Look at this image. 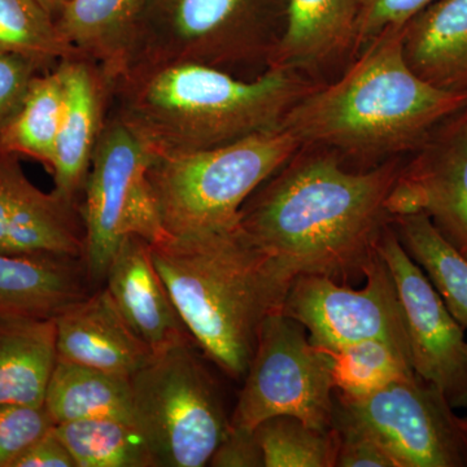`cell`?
<instances>
[{"mask_svg": "<svg viewBox=\"0 0 467 467\" xmlns=\"http://www.w3.org/2000/svg\"><path fill=\"white\" fill-rule=\"evenodd\" d=\"M402 164L352 171L334 150L301 147L247 199L239 223L295 276L358 281L391 223L387 201Z\"/></svg>", "mask_w": 467, "mask_h": 467, "instance_id": "obj_1", "label": "cell"}, {"mask_svg": "<svg viewBox=\"0 0 467 467\" xmlns=\"http://www.w3.org/2000/svg\"><path fill=\"white\" fill-rule=\"evenodd\" d=\"M301 73L266 69L244 78L202 64L135 70L113 82L112 112L153 158L226 146L281 129L317 88Z\"/></svg>", "mask_w": 467, "mask_h": 467, "instance_id": "obj_2", "label": "cell"}, {"mask_svg": "<svg viewBox=\"0 0 467 467\" xmlns=\"http://www.w3.org/2000/svg\"><path fill=\"white\" fill-rule=\"evenodd\" d=\"M465 106L467 92L436 88L409 67L402 27H392L362 48L343 76L297 101L281 129L301 147L377 165L414 152Z\"/></svg>", "mask_w": 467, "mask_h": 467, "instance_id": "obj_3", "label": "cell"}, {"mask_svg": "<svg viewBox=\"0 0 467 467\" xmlns=\"http://www.w3.org/2000/svg\"><path fill=\"white\" fill-rule=\"evenodd\" d=\"M150 248L193 343L226 376L244 379L264 322L284 308L296 276L241 223Z\"/></svg>", "mask_w": 467, "mask_h": 467, "instance_id": "obj_4", "label": "cell"}, {"mask_svg": "<svg viewBox=\"0 0 467 467\" xmlns=\"http://www.w3.org/2000/svg\"><path fill=\"white\" fill-rule=\"evenodd\" d=\"M285 14V0H143L125 75L193 63L244 78L259 76L279 41Z\"/></svg>", "mask_w": 467, "mask_h": 467, "instance_id": "obj_5", "label": "cell"}, {"mask_svg": "<svg viewBox=\"0 0 467 467\" xmlns=\"http://www.w3.org/2000/svg\"><path fill=\"white\" fill-rule=\"evenodd\" d=\"M301 149L284 129L217 149L153 158L149 178L169 236L238 225L241 209Z\"/></svg>", "mask_w": 467, "mask_h": 467, "instance_id": "obj_6", "label": "cell"}, {"mask_svg": "<svg viewBox=\"0 0 467 467\" xmlns=\"http://www.w3.org/2000/svg\"><path fill=\"white\" fill-rule=\"evenodd\" d=\"M196 348L171 347L130 377L133 422L156 467L209 465L229 431L217 384Z\"/></svg>", "mask_w": 467, "mask_h": 467, "instance_id": "obj_7", "label": "cell"}, {"mask_svg": "<svg viewBox=\"0 0 467 467\" xmlns=\"http://www.w3.org/2000/svg\"><path fill=\"white\" fill-rule=\"evenodd\" d=\"M152 159L110 109L79 205L84 261L94 288L104 285L110 261L125 238L142 236L150 244L169 238L150 182Z\"/></svg>", "mask_w": 467, "mask_h": 467, "instance_id": "obj_8", "label": "cell"}, {"mask_svg": "<svg viewBox=\"0 0 467 467\" xmlns=\"http://www.w3.org/2000/svg\"><path fill=\"white\" fill-rule=\"evenodd\" d=\"M334 407L327 353L310 342L299 322L276 310L261 327L230 426L254 431L269 418L290 416L330 430Z\"/></svg>", "mask_w": 467, "mask_h": 467, "instance_id": "obj_9", "label": "cell"}, {"mask_svg": "<svg viewBox=\"0 0 467 467\" xmlns=\"http://www.w3.org/2000/svg\"><path fill=\"white\" fill-rule=\"evenodd\" d=\"M334 420L379 442L396 467H467V432L444 395L418 376L364 398L335 395Z\"/></svg>", "mask_w": 467, "mask_h": 467, "instance_id": "obj_10", "label": "cell"}, {"mask_svg": "<svg viewBox=\"0 0 467 467\" xmlns=\"http://www.w3.org/2000/svg\"><path fill=\"white\" fill-rule=\"evenodd\" d=\"M364 278V287L356 290L327 276H296L282 310L306 328L318 348L384 340L410 358L398 288L378 248L365 267Z\"/></svg>", "mask_w": 467, "mask_h": 467, "instance_id": "obj_11", "label": "cell"}, {"mask_svg": "<svg viewBox=\"0 0 467 467\" xmlns=\"http://www.w3.org/2000/svg\"><path fill=\"white\" fill-rule=\"evenodd\" d=\"M377 248L398 288L411 367L418 377L434 384L451 408H466L465 328L451 315L425 272L409 256L391 223Z\"/></svg>", "mask_w": 467, "mask_h": 467, "instance_id": "obj_12", "label": "cell"}, {"mask_svg": "<svg viewBox=\"0 0 467 467\" xmlns=\"http://www.w3.org/2000/svg\"><path fill=\"white\" fill-rule=\"evenodd\" d=\"M411 153L387 201L391 220L425 214L467 260V106L436 126Z\"/></svg>", "mask_w": 467, "mask_h": 467, "instance_id": "obj_13", "label": "cell"}, {"mask_svg": "<svg viewBox=\"0 0 467 467\" xmlns=\"http://www.w3.org/2000/svg\"><path fill=\"white\" fill-rule=\"evenodd\" d=\"M81 202L39 190L20 156L0 150V254H52L82 257Z\"/></svg>", "mask_w": 467, "mask_h": 467, "instance_id": "obj_14", "label": "cell"}, {"mask_svg": "<svg viewBox=\"0 0 467 467\" xmlns=\"http://www.w3.org/2000/svg\"><path fill=\"white\" fill-rule=\"evenodd\" d=\"M64 107L50 173L57 192L81 202L86 180L113 103V82L99 64L73 55L58 61Z\"/></svg>", "mask_w": 467, "mask_h": 467, "instance_id": "obj_15", "label": "cell"}, {"mask_svg": "<svg viewBox=\"0 0 467 467\" xmlns=\"http://www.w3.org/2000/svg\"><path fill=\"white\" fill-rule=\"evenodd\" d=\"M55 325L57 358L131 377L153 358L104 285L58 313Z\"/></svg>", "mask_w": 467, "mask_h": 467, "instance_id": "obj_16", "label": "cell"}, {"mask_svg": "<svg viewBox=\"0 0 467 467\" xmlns=\"http://www.w3.org/2000/svg\"><path fill=\"white\" fill-rule=\"evenodd\" d=\"M104 287L153 355L193 342L152 259L150 243L130 235L110 261Z\"/></svg>", "mask_w": 467, "mask_h": 467, "instance_id": "obj_17", "label": "cell"}, {"mask_svg": "<svg viewBox=\"0 0 467 467\" xmlns=\"http://www.w3.org/2000/svg\"><path fill=\"white\" fill-rule=\"evenodd\" d=\"M358 0H285L284 29L267 67L308 75L353 54Z\"/></svg>", "mask_w": 467, "mask_h": 467, "instance_id": "obj_18", "label": "cell"}, {"mask_svg": "<svg viewBox=\"0 0 467 467\" xmlns=\"http://www.w3.org/2000/svg\"><path fill=\"white\" fill-rule=\"evenodd\" d=\"M94 290L82 257L0 254V315L55 318Z\"/></svg>", "mask_w": 467, "mask_h": 467, "instance_id": "obj_19", "label": "cell"}, {"mask_svg": "<svg viewBox=\"0 0 467 467\" xmlns=\"http://www.w3.org/2000/svg\"><path fill=\"white\" fill-rule=\"evenodd\" d=\"M402 54L427 84L467 92V0H435L402 27Z\"/></svg>", "mask_w": 467, "mask_h": 467, "instance_id": "obj_20", "label": "cell"}, {"mask_svg": "<svg viewBox=\"0 0 467 467\" xmlns=\"http://www.w3.org/2000/svg\"><path fill=\"white\" fill-rule=\"evenodd\" d=\"M142 11L143 0H70L55 23L77 54L99 64L116 82L130 67Z\"/></svg>", "mask_w": 467, "mask_h": 467, "instance_id": "obj_21", "label": "cell"}, {"mask_svg": "<svg viewBox=\"0 0 467 467\" xmlns=\"http://www.w3.org/2000/svg\"><path fill=\"white\" fill-rule=\"evenodd\" d=\"M57 361L55 318L0 315V404L43 407Z\"/></svg>", "mask_w": 467, "mask_h": 467, "instance_id": "obj_22", "label": "cell"}, {"mask_svg": "<svg viewBox=\"0 0 467 467\" xmlns=\"http://www.w3.org/2000/svg\"><path fill=\"white\" fill-rule=\"evenodd\" d=\"M43 407L55 425L91 418L133 422L130 377L57 358Z\"/></svg>", "mask_w": 467, "mask_h": 467, "instance_id": "obj_23", "label": "cell"}, {"mask_svg": "<svg viewBox=\"0 0 467 467\" xmlns=\"http://www.w3.org/2000/svg\"><path fill=\"white\" fill-rule=\"evenodd\" d=\"M402 247L425 272L451 315L467 328V260L422 213L391 220Z\"/></svg>", "mask_w": 467, "mask_h": 467, "instance_id": "obj_24", "label": "cell"}, {"mask_svg": "<svg viewBox=\"0 0 467 467\" xmlns=\"http://www.w3.org/2000/svg\"><path fill=\"white\" fill-rule=\"evenodd\" d=\"M63 107V81L55 67L33 79L16 115L0 135V150L32 159L50 171Z\"/></svg>", "mask_w": 467, "mask_h": 467, "instance_id": "obj_25", "label": "cell"}, {"mask_svg": "<svg viewBox=\"0 0 467 467\" xmlns=\"http://www.w3.org/2000/svg\"><path fill=\"white\" fill-rule=\"evenodd\" d=\"M54 432L76 467H156L147 441L130 420L91 418L57 423Z\"/></svg>", "mask_w": 467, "mask_h": 467, "instance_id": "obj_26", "label": "cell"}, {"mask_svg": "<svg viewBox=\"0 0 467 467\" xmlns=\"http://www.w3.org/2000/svg\"><path fill=\"white\" fill-rule=\"evenodd\" d=\"M324 350L330 358L334 393L342 398H364L396 380L417 376L408 353L384 340Z\"/></svg>", "mask_w": 467, "mask_h": 467, "instance_id": "obj_27", "label": "cell"}, {"mask_svg": "<svg viewBox=\"0 0 467 467\" xmlns=\"http://www.w3.org/2000/svg\"><path fill=\"white\" fill-rule=\"evenodd\" d=\"M0 52L33 58L47 69L78 55L36 0H0Z\"/></svg>", "mask_w": 467, "mask_h": 467, "instance_id": "obj_28", "label": "cell"}, {"mask_svg": "<svg viewBox=\"0 0 467 467\" xmlns=\"http://www.w3.org/2000/svg\"><path fill=\"white\" fill-rule=\"evenodd\" d=\"M265 467H335L337 430H319L299 418L278 416L254 429Z\"/></svg>", "mask_w": 467, "mask_h": 467, "instance_id": "obj_29", "label": "cell"}, {"mask_svg": "<svg viewBox=\"0 0 467 467\" xmlns=\"http://www.w3.org/2000/svg\"><path fill=\"white\" fill-rule=\"evenodd\" d=\"M54 426L45 407L0 404V467H11L27 447Z\"/></svg>", "mask_w": 467, "mask_h": 467, "instance_id": "obj_30", "label": "cell"}, {"mask_svg": "<svg viewBox=\"0 0 467 467\" xmlns=\"http://www.w3.org/2000/svg\"><path fill=\"white\" fill-rule=\"evenodd\" d=\"M435 0H358V30L353 54L358 55L377 36L392 29L404 27Z\"/></svg>", "mask_w": 467, "mask_h": 467, "instance_id": "obj_31", "label": "cell"}, {"mask_svg": "<svg viewBox=\"0 0 467 467\" xmlns=\"http://www.w3.org/2000/svg\"><path fill=\"white\" fill-rule=\"evenodd\" d=\"M48 70L33 58L0 52V135L16 115L33 79Z\"/></svg>", "mask_w": 467, "mask_h": 467, "instance_id": "obj_32", "label": "cell"}, {"mask_svg": "<svg viewBox=\"0 0 467 467\" xmlns=\"http://www.w3.org/2000/svg\"><path fill=\"white\" fill-rule=\"evenodd\" d=\"M337 434L335 467H396L382 445L358 427L334 420Z\"/></svg>", "mask_w": 467, "mask_h": 467, "instance_id": "obj_33", "label": "cell"}, {"mask_svg": "<svg viewBox=\"0 0 467 467\" xmlns=\"http://www.w3.org/2000/svg\"><path fill=\"white\" fill-rule=\"evenodd\" d=\"M209 466L265 467L254 431L229 427V431L212 456Z\"/></svg>", "mask_w": 467, "mask_h": 467, "instance_id": "obj_34", "label": "cell"}, {"mask_svg": "<svg viewBox=\"0 0 467 467\" xmlns=\"http://www.w3.org/2000/svg\"><path fill=\"white\" fill-rule=\"evenodd\" d=\"M11 467H76V462L52 427L51 431L27 447Z\"/></svg>", "mask_w": 467, "mask_h": 467, "instance_id": "obj_35", "label": "cell"}, {"mask_svg": "<svg viewBox=\"0 0 467 467\" xmlns=\"http://www.w3.org/2000/svg\"><path fill=\"white\" fill-rule=\"evenodd\" d=\"M36 2H38L39 5L54 17V20L57 21L58 15L61 14V11H63L64 7H66L70 0H36Z\"/></svg>", "mask_w": 467, "mask_h": 467, "instance_id": "obj_36", "label": "cell"}, {"mask_svg": "<svg viewBox=\"0 0 467 467\" xmlns=\"http://www.w3.org/2000/svg\"><path fill=\"white\" fill-rule=\"evenodd\" d=\"M461 425H462L463 429L467 432V418H461Z\"/></svg>", "mask_w": 467, "mask_h": 467, "instance_id": "obj_37", "label": "cell"}, {"mask_svg": "<svg viewBox=\"0 0 467 467\" xmlns=\"http://www.w3.org/2000/svg\"><path fill=\"white\" fill-rule=\"evenodd\" d=\"M466 355H467V348H466Z\"/></svg>", "mask_w": 467, "mask_h": 467, "instance_id": "obj_38", "label": "cell"}]
</instances>
